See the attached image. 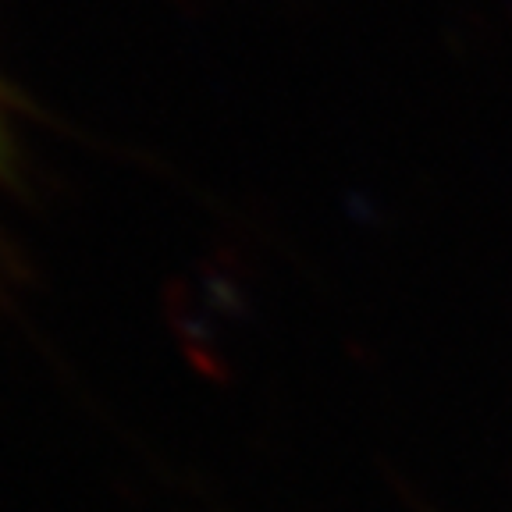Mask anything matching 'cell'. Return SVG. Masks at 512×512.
I'll list each match as a JSON object with an SVG mask.
<instances>
[{
  "label": "cell",
  "mask_w": 512,
  "mask_h": 512,
  "mask_svg": "<svg viewBox=\"0 0 512 512\" xmlns=\"http://www.w3.org/2000/svg\"><path fill=\"white\" fill-rule=\"evenodd\" d=\"M4 153H8V143H4V128H0V168H4Z\"/></svg>",
  "instance_id": "cell-1"
}]
</instances>
